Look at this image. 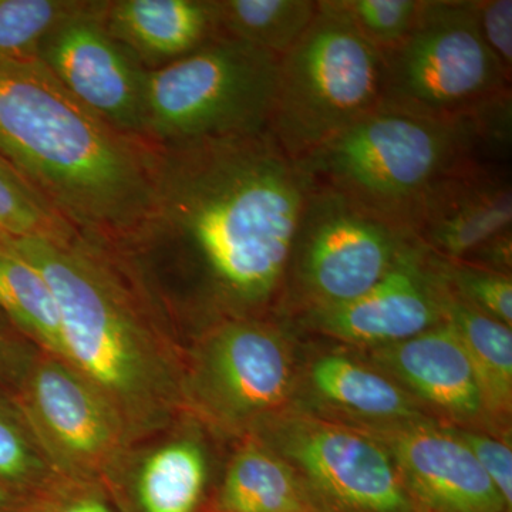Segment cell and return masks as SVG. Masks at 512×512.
<instances>
[{
  "label": "cell",
  "mask_w": 512,
  "mask_h": 512,
  "mask_svg": "<svg viewBox=\"0 0 512 512\" xmlns=\"http://www.w3.org/2000/svg\"><path fill=\"white\" fill-rule=\"evenodd\" d=\"M151 147L146 211L110 247L173 320L261 318L284 295L308 175L268 130Z\"/></svg>",
  "instance_id": "6da1fadb"
},
{
  "label": "cell",
  "mask_w": 512,
  "mask_h": 512,
  "mask_svg": "<svg viewBox=\"0 0 512 512\" xmlns=\"http://www.w3.org/2000/svg\"><path fill=\"white\" fill-rule=\"evenodd\" d=\"M5 242L52 286L66 360L110 403L131 446L170 429L185 412V356L173 319L126 259L83 234Z\"/></svg>",
  "instance_id": "7a4b0ae2"
},
{
  "label": "cell",
  "mask_w": 512,
  "mask_h": 512,
  "mask_svg": "<svg viewBox=\"0 0 512 512\" xmlns=\"http://www.w3.org/2000/svg\"><path fill=\"white\" fill-rule=\"evenodd\" d=\"M0 158L97 241L117 244L146 211L153 147L84 106L37 57L0 64Z\"/></svg>",
  "instance_id": "3957f363"
},
{
  "label": "cell",
  "mask_w": 512,
  "mask_h": 512,
  "mask_svg": "<svg viewBox=\"0 0 512 512\" xmlns=\"http://www.w3.org/2000/svg\"><path fill=\"white\" fill-rule=\"evenodd\" d=\"M511 114L512 94L456 119L379 109L296 163L312 184L342 192L410 232L448 178L481 161H510Z\"/></svg>",
  "instance_id": "277c9868"
},
{
  "label": "cell",
  "mask_w": 512,
  "mask_h": 512,
  "mask_svg": "<svg viewBox=\"0 0 512 512\" xmlns=\"http://www.w3.org/2000/svg\"><path fill=\"white\" fill-rule=\"evenodd\" d=\"M318 6L306 32L279 57L266 128L295 161L382 106V52L330 0Z\"/></svg>",
  "instance_id": "5b68a950"
},
{
  "label": "cell",
  "mask_w": 512,
  "mask_h": 512,
  "mask_svg": "<svg viewBox=\"0 0 512 512\" xmlns=\"http://www.w3.org/2000/svg\"><path fill=\"white\" fill-rule=\"evenodd\" d=\"M278 63L272 53L217 35L190 55L147 70L141 137L167 147L262 133Z\"/></svg>",
  "instance_id": "8992f818"
},
{
  "label": "cell",
  "mask_w": 512,
  "mask_h": 512,
  "mask_svg": "<svg viewBox=\"0 0 512 512\" xmlns=\"http://www.w3.org/2000/svg\"><path fill=\"white\" fill-rule=\"evenodd\" d=\"M382 55L380 109L456 119L512 94L481 36L476 0H421L409 35Z\"/></svg>",
  "instance_id": "52a82bcc"
},
{
  "label": "cell",
  "mask_w": 512,
  "mask_h": 512,
  "mask_svg": "<svg viewBox=\"0 0 512 512\" xmlns=\"http://www.w3.org/2000/svg\"><path fill=\"white\" fill-rule=\"evenodd\" d=\"M293 387L291 342L278 325L262 318L205 326L185 359V410L245 439L282 413Z\"/></svg>",
  "instance_id": "ba28073f"
},
{
  "label": "cell",
  "mask_w": 512,
  "mask_h": 512,
  "mask_svg": "<svg viewBox=\"0 0 512 512\" xmlns=\"http://www.w3.org/2000/svg\"><path fill=\"white\" fill-rule=\"evenodd\" d=\"M414 241L412 232L348 195L312 184L293 235L284 291L292 285L301 313L345 305L382 281Z\"/></svg>",
  "instance_id": "9c48e42d"
},
{
  "label": "cell",
  "mask_w": 512,
  "mask_h": 512,
  "mask_svg": "<svg viewBox=\"0 0 512 512\" xmlns=\"http://www.w3.org/2000/svg\"><path fill=\"white\" fill-rule=\"evenodd\" d=\"M19 389V413L57 476L101 490L120 483L134 447L86 376L62 357L37 350Z\"/></svg>",
  "instance_id": "30bf717a"
},
{
  "label": "cell",
  "mask_w": 512,
  "mask_h": 512,
  "mask_svg": "<svg viewBox=\"0 0 512 512\" xmlns=\"http://www.w3.org/2000/svg\"><path fill=\"white\" fill-rule=\"evenodd\" d=\"M249 437L289 461L329 512H416L389 451L363 430L281 413Z\"/></svg>",
  "instance_id": "8fae6325"
},
{
  "label": "cell",
  "mask_w": 512,
  "mask_h": 512,
  "mask_svg": "<svg viewBox=\"0 0 512 512\" xmlns=\"http://www.w3.org/2000/svg\"><path fill=\"white\" fill-rule=\"evenodd\" d=\"M104 2H86L47 33L37 52L53 76L110 126L141 138L147 70L110 35Z\"/></svg>",
  "instance_id": "7c38bea8"
},
{
  "label": "cell",
  "mask_w": 512,
  "mask_h": 512,
  "mask_svg": "<svg viewBox=\"0 0 512 512\" xmlns=\"http://www.w3.org/2000/svg\"><path fill=\"white\" fill-rule=\"evenodd\" d=\"M309 328L350 345L380 348L443 323L441 279L429 249L409 245L369 292L336 308L302 313Z\"/></svg>",
  "instance_id": "4fadbf2b"
},
{
  "label": "cell",
  "mask_w": 512,
  "mask_h": 512,
  "mask_svg": "<svg viewBox=\"0 0 512 512\" xmlns=\"http://www.w3.org/2000/svg\"><path fill=\"white\" fill-rule=\"evenodd\" d=\"M360 430L389 451L414 511L512 510L457 431L444 429L429 419Z\"/></svg>",
  "instance_id": "5bb4252c"
},
{
  "label": "cell",
  "mask_w": 512,
  "mask_h": 512,
  "mask_svg": "<svg viewBox=\"0 0 512 512\" xmlns=\"http://www.w3.org/2000/svg\"><path fill=\"white\" fill-rule=\"evenodd\" d=\"M508 229H512L510 161H481L434 190L410 232L434 255L461 261Z\"/></svg>",
  "instance_id": "9a60e30c"
},
{
  "label": "cell",
  "mask_w": 512,
  "mask_h": 512,
  "mask_svg": "<svg viewBox=\"0 0 512 512\" xmlns=\"http://www.w3.org/2000/svg\"><path fill=\"white\" fill-rule=\"evenodd\" d=\"M372 359L409 392L451 419L470 421L485 412L476 370L447 322L403 342L372 349Z\"/></svg>",
  "instance_id": "2e32d148"
},
{
  "label": "cell",
  "mask_w": 512,
  "mask_h": 512,
  "mask_svg": "<svg viewBox=\"0 0 512 512\" xmlns=\"http://www.w3.org/2000/svg\"><path fill=\"white\" fill-rule=\"evenodd\" d=\"M103 19L146 70L190 55L217 36L214 0H114L104 2Z\"/></svg>",
  "instance_id": "e0dca14e"
},
{
  "label": "cell",
  "mask_w": 512,
  "mask_h": 512,
  "mask_svg": "<svg viewBox=\"0 0 512 512\" xmlns=\"http://www.w3.org/2000/svg\"><path fill=\"white\" fill-rule=\"evenodd\" d=\"M215 512H329L284 457L247 437L227 468Z\"/></svg>",
  "instance_id": "ac0fdd59"
},
{
  "label": "cell",
  "mask_w": 512,
  "mask_h": 512,
  "mask_svg": "<svg viewBox=\"0 0 512 512\" xmlns=\"http://www.w3.org/2000/svg\"><path fill=\"white\" fill-rule=\"evenodd\" d=\"M309 383L320 402L352 417L360 429L426 420L407 390L348 356L319 357L309 372Z\"/></svg>",
  "instance_id": "d6986e66"
},
{
  "label": "cell",
  "mask_w": 512,
  "mask_h": 512,
  "mask_svg": "<svg viewBox=\"0 0 512 512\" xmlns=\"http://www.w3.org/2000/svg\"><path fill=\"white\" fill-rule=\"evenodd\" d=\"M437 271V269H436ZM439 274V272H437ZM441 279V276H440ZM441 312L463 342L480 383L485 413L510 417L512 332L510 326L478 311L441 279Z\"/></svg>",
  "instance_id": "ffe728a7"
},
{
  "label": "cell",
  "mask_w": 512,
  "mask_h": 512,
  "mask_svg": "<svg viewBox=\"0 0 512 512\" xmlns=\"http://www.w3.org/2000/svg\"><path fill=\"white\" fill-rule=\"evenodd\" d=\"M207 477L200 440L178 436L158 444L140 461L134 478L141 512H197Z\"/></svg>",
  "instance_id": "44dd1931"
},
{
  "label": "cell",
  "mask_w": 512,
  "mask_h": 512,
  "mask_svg": "<svg viewBox=\"0 0 512 512\" xmlns=\"http://www.w3.org/2000/svg\"><path fill=\"white\" fill-rule=\"evenodd\" d=\"M0 311L39 352L66 360L62 315L52 286L6 242L0 245Z\"/></svg>",
  "instance_id": "7402d4cb"
},
{
  "label": "cell",
  "mask_w": 512,
  "mask_h": 512,
  "mask_svg": "<svg viewBox=\"0 0 512 512\" xmlns=\"http://www.w3.org/2000/svg\"><path fill=\"white\" fill-rule=\"evenodd\" d=\"M316 0H214L217 35L284 56L318 13Z\"/></svg>",
  "instance_id": "603a6c76"
},
{
  "label": "cell",
  "mask_w": 512,
  "mask_h": 512,
  "mask_svg": "<svg viewBox=\"0 0 512 512\" xmlns=\"http://www.w3.org/2000/svg\"><path fill=\"white\" fill-rule=\"evenodd\" d=\"M0 231L9 238L67 241L79 234L8 163L0 158Z\"/></svg>",
  "instance_id": "cb8c5ba5"
},
{
  "label": "cell",
  "mask_w": 512,
  "mask_h": 512,
  "mask_svg": "<svg viewBox=\"0 0 512 512\" xmlns=\"http://www.w3.org/2000/svg\"><path fill=\"white\" fill-rule=\"evenodd\" d=\"M80 0H0V64L36 59L47 33Z\"/></svg>",
  "instance_id": "d4e9b609"
},
{
  "label": "cell",
  "mask_w": 512,
  "mask_h": 512,
  "mask_svg": "<svg viewBox=\"0 0 512 512\" xmlns=\"http://www.w3.org/2000/svg\"><path fill=\"white\" fill-rule=\"evenodd\" d=\"M64 481L50 466L22 414L12 417L0 410V483L46 494Z\"/></svg>",
  "instance_id": "484cf974"
},
{
  "label": "cell",
  "mask_w": 512,
  "mask_h": 512,
  "mask_svg": "<svg viewBox=\"0 0 512 512\" xmlns=\"http://www.w3.org/2000/svg\"><path fill=\"white\" fill-rule=\"evenodd\" d=\"M431 261L444 284L463 301L491 318L512 326V279L480 266L430 252Z\"/></svg>",
  "instance_id": "4316f807"
},
{
  "label": "cell",
  "mask_w": 512,
  "mask_h": 512,
  "mask_svg": "<svg viewBox=\"0 0 512 512\" xmlns=\"http://www.w3.org/2000/svg\"><path fill=\"white\" fill-rule=\"evenodd\" d=\"M353 28L380 52L392 49L409 35L421 0H330Z\"/></svg>",
  "instance_id": "83f0119b"
},
{
  "label": "cell",
  "mask_w": 512,
  "mask_h": 512,
  "mask_svg": "<svg viewBox=\"0 0 512 512\" xmlns=\"http://www.w3.org/2000/svg\"><path fill=\"white\" fill-rule=\"evenodd\" d=\"M457 431V430H456ZM477 458L508 508L512 507V450L510 444L476 431H457Z\"/></svg>",
  "instance_id": "f1b7e54d"
},
{
  "label": "cell",
  "mask_w": 512,
  "mask_h": 512,
  "mask_svg": "<svg viewBox=\"0 0 512 512\" xmlns=\"http://www.w3.org/2000/svg\"><path fill=\"white\" fill-rule=\"evenodd\" d=\"M478 28L504 72L512 74V0H476Z\"/></svg>",
  "instance_id": "f546056e"
},
{
  "label": "cell",
  "mask_w": 512,
  "mask_h": 512,
  "mask_svg": "<svg viewBox=\"0 0 512 512\" xmlns=\"http://www.w3.org/2000/svg\"><path fill=\"white\" fill-rule=\"evenodd\" d=\"M45 497L28 512H116L103 490L92 485L64 481Z\"/></svg>",
  "instance_id": "4dcf8cb0"
},
{
  "label": "cell",
  "mask_w": 512,
  "mask_h": 512,
  "mask_svg": "<svg viewBox=\"0 0 512 512\" xmlns=\"http://www.w3.org/2000/svg\"><path fill=\"white\" fill-rule=\"evenodd\" d=\"M511 249L512 229H508V231L487 239L461 261L490 269V271L500 272V274L511 275Z\"/></svg>",
  "instance_id": "1f68e13d"
},
{
  "label": "cell",
  "mask_w": 512,
  "mask_h": 512,
  "mask_svg": "<svg viewBox=\"0 0 512 512\" xmlns=\"http://www.w3.org/2000/svg\"><path fill=\"white\" fill-rule=\"evenodd\" d=\"M5 348L6 343L0 338V373H15V376L18 377L19 380L32 359H30L29 362H19L18 359L9 357Z\"/></svg>",
  "instance_id": "d6a6232c"
},
{
  "label": "cell",
  "mask_w": 512,
  "mask_h": 512,
  "mask_svg": "<svg viewBox=\"0 0 512 512\" xmlns=\"http://www.w3.org/2000/svg\"><path fill=\"white\" fill-rule=\"evenodd\" d=\"M16 507V497L12 490L3 483H0V512H10Z\"/></svg>",
  "instance_id": "836d02e7"
},
{
  "label": "cell",
  "mask_w": 512,
  "mask_h": 512,
  "mask_svg": "<svg viewBox=\"0 0 512 512\" xmlns=\"http://www.w3.org/2000/svg\"><path fill=\"white\" fill-rule=\"evenodd\" d=\"M6 238L8 237H6V235L3 234L2 231H0V245L5 244Z\"/></svg>",
  "instance_id": "e575fe53"
},
{
  "label": "cell",
  "mask_w": 512,
  "mask_h": 512,
  "mask_svg": "<svg viewBox=\"0 0 512 512\" xmlns=\"http://www.w3.org/2000/svg\"><path fill=\"white\" fill-rule=\"evenodd\" d=\"M503 512H512V510H505V511H503Z\"/></svg>",
  "instance_id": "d590c367"
}]
</instances>
